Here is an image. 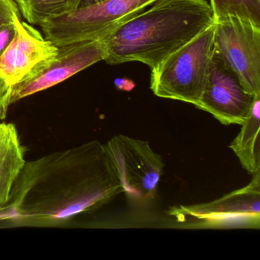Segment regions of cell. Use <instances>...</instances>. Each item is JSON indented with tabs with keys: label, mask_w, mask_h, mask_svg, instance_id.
Masks as SVG:
<instances>
[{
	"label": "cell",
	"mask_w": 260,
	"mask_h": 260,
	"mask_svg": "<svg viewBox=\"0 0 260 260\" xmlns=\"http://www.w3.org/2000/svg\"><path fill=\"white\" fill-rule=\"evenodd\" d=\"M124 193L105 144L92 141L25 162L0 221L57 226Z\"/></svg>",
	"instance_id": "cell-1"
},
{
	"label": "cell",
	"mask_w": 260,
	"mask_h": 260,
	"mask_svg": "<svg viewBox=\"0 0 260 260\" xmlns=\"http://www.w3.org/2000/svg\"><path fill=\"white\" fill-rule=\"evenodd\" d=\"M100 39L110 65L140 62L153 69L215 23L206 0H156Z\"/></svg>",
	"instance_id": "cell-2"
},
{
	"label": "cell",
	"mask_w": 260,
	"mask_h": 260,
	"mask_svg": "<svg viewBox=\"0 0 260 260\" xmlns=\"http://www.w3.org/2000/svg\"><path fill=\"white\" fill-rule=\"evenodd\" d=\"M214 32V24L151 70L150 89L155 95L197 107L208 80Z\"/></svg>",
	"instance_id": "cell-3"
},
{
	"label": "cell",
	"mask_w": 260,
	"mask_h": 260,
	"mask_svg": "<svg viewBox=\"0 0 260 260\" xmlns=\"http://www.w3.org/2000/svg\"><path fill=\"white\" fill-rule=\"evenodd\" d=\"M156 0H104L42 22L47 40L57 47L100 40Z\"/></svg>",
	"instance_id": "cell-4"
},
{
	"label": "cell",
	"mask_w": 260,
	"mask_h": 260,
	"mask_svg": "<svg viewBox=\"0 0 260 260\" xmlns=\"http://www.w3.org/2000/svg\"><path fill=\"white\" fill-rule=\"evenodd\" d=\"M246 186L208 203L173 207L169 211L183 228H254L260 224V171Z\"/></svg>",
	"instance_id": "cell-5"
},
{
	"label": "cell",
	"mask_w": 260,
	"mask_h": 260,
	"mask_svg": "<svg viewBox=\"0 0 260 260\" xmlns=\"http://www.w3.org/2000/svg\"><path fill=\"white\" fill-rule=\"evenodd\" d=\"M214 51L245 92L260 95V25L237 16L215 22Z\"/></svg>",
	"instance_id": "cell-6"
},
{
	"label": "cell",
	"mask_w": 260,
	"mask_h": 260,
	"mask_svg": "<svg viewBox=\"0 0 260 260\" xmlns=\"http://www.w3.org/2000/svg\"><path fill=\"white\" fill-rule=\"evenodd\" d=\"M124 192L132 199H147L156 191L164 173L160 155L147 141L117 135L105 144Z\"/></svg>",
	"instance_id": "cell-7"
},
{
	"label": "cell",
	"mask_w": 260,
	"mask_h": 260,
	"mask_svg": "<svg viewBox=\"0 0 260 260\" xmlns=\"http://www.w3.org/2000/svg\"><path fill=\"white\" fill-rule=\"evenodd\" d=\"M101 40L86 41L58 47L55 57L39 63L22 81L12 87L10 103L52 87L86 68L104 60Z\"/></svg>",
	"instance_id": "cell-8"
},
{
	"label": "cell",
	"mask_w": 260,
	"mask_h": 260,
	"mask_svg": "<svg viewBox=\"0 0 260 260\" xmlns=\"http://www.w3.org/2000/svg\"><path fill=\"white\" fill-rule=\"evenodd\" d=\"M255 96L245 92L232 71L214 51L206 86L196 108L211 114L225 125L241 124Z\"/></svg>",
	"instance_id": "cell-9"
},
{
	"label": "cell",
	"mask_w": 260,
	"mask_h": 260,
	"mask_svg": "<svg viewBox=\"0 0 260 260\" xmlns=\"http://www.w3.org/2000/svg\"><path fill=\"white\" fill-rule=\"evenodd\" d=\"M16 34L0 57V77L10 86L22 81L39 63L57 55L58 47L47 40L31 25L14 16Z\"/></svg>",
	"instance_id": "cell-10"
},
{
	"label": "cell",
	"mask_w": 260,
	"mask_h": 260,
	"mask_svg": "<svg viewBox=\"0 0 260 260\" xmlns=\"http://www.w3.org/2000/svg\"><path fill=\"white\" fill-rule=\"evenodd\" d=\"M25 164L24 150L14 124H0V209L8 202L13 184Z\"/></svg>",
	"instance_id": "cell-11"
},
{
	"label": "cell",
	"mask_w": 260,
	"mask_h": 260,
	"mask_svg": "<svg viewBox=\"0 0 260 260\" xmlns=\"http://www.w3.org/2000/svg\"><path fill=\"white\" fill-rule=\"evenodd\" d=\"M240 132L229 147L243 169L251 174L260 171V95H255Z\"/></svg>",
	"instance_id": "cell-12"
},
{
	"label": "cell",
	"mask_w": 260,
	"mask_h": 260,
	"mask_svg": "<svg viewBox=\"0 0 260 260\" xmlns=\"http://www.w3.org/2000/svg\"><path fill=\"white\" fill-rule=\"evenodd\" d=\"M27 22L40 25L47 19L80 8L82 0H14Z\"/></svg>",
	"instance_id": "cell-13"
},
{
	"label": "cell",
	"mask_w": 260,
	"mask_h": 260,
	"mask_svg": "<svg viewBox=\"0 0 260 260\" xmlns=\"http://www.w3.org/2000/svg\"><path fill=\"white\" fill-rule=\"evenodd\" d=\"M215 22L237 16L260 25V0H210Z\"/></svg>",
	"instance_id": "cell-14"
},
{
	"label": "cell",
	"mask_w": 260,
	"mask_h": 260,
	"mask_svg": "<svg viewBox=\"0 0 260 260\" xmlns=\"http://www.w3.org/2000/svg\"><path fill=\"white\" fill-rule=\"evenodd\" d=\"M17 13L19 10L14 0H0V27L13 22Z\"/></svg>",
	"instance_id": "cell-15"
},
{
	"label": "cell",
	"mask_w": 260,
	"mask_h": 260,
	"mask_svg": "<svg viewBox=\"0 0 260 260\" xmlns=\"http://www.w3.org/2000/svg\"><path fill=\"white\" fill-rule=\"evenodd\" d=\"M16 34L14 20L0 27V57L8 48Z\"/></svg>",
	"instance_id": "cell-16"
},
{
	"label": "cell",
	"mask_w": 260,
	"mask_h": 260,
	"mask_svg": "<svg viewBox=\"0 0 260 260\" xmlns=\"http://www.w3.org/2000/svg\"><path fill=\"white\" fill-rule=\"evenodd\" d=\"M12 87L2 77H0V121L7 116L10 103Z\"/></svg>",
	"instance_id": "cell-17"
},
{
	"label": "cell",
	"mask_w": 260,
	"mask_h": 260,
	"mask_svg": "<svg viewBox=\"0 0 260 260\" xmlns=\"http://www.w3.org/2000/svg\"><path fill=\"white\" fill-rule=\"evenodd\" d=\"M104 0H82L80 4V7H87V6L92 5V4H97V3L103 2Z\"/></svg>",
	"instance_id": "cell-18"
}]
</instances>
